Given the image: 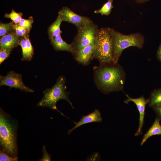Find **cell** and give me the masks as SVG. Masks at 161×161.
Listing matches in <instances>:
<instances>
[{"label": "cell", "instance_id": "6da1fadb", "mask_svg": "<svg viewBox=\"0 0 161 161\" xmlns=\"http://www.w3.org/2000/svg\"><path fill=\"white\" fill-rule=\"evenodd\" d=\"M93 69L95 83L100 92L106 94L123 90L126 74L120 64L113 62L94 66Z\"/></svg>", "mask_w": 161, "mask_h": 161}, {"label": "cell", "instance_id": "7a4b0ae2", "mask_svg": "<svg viewBox=\"0 0 161 161\" xmlns=\"http://www.w3.org/2000/svg\"><path fill=\"white\" fill-rule=\"evenodd\" d=\"M18 128L17 120L11 117L0 107V151L14 157H18Z\"/></svg>", "mask_w": 161, "mask_h": 161}, {"label": "cell", "instance_id": "3957f363", "mask_svg": "<svg viewBox=\"0 0 161 161\" xmlns=\"http://www.w3.org/2000/svg\"><path fill=\"white\" fill-rule=\"evenodd\" d=\"M112 29L101 28L98 29L96 35L95 47L92 59H97L100 65L114 62Z\"/></svg>", "mask_w": 161, "mask_h": 161}, {"label": "cell", "instance_id": "277c9868", "mask_svg": "<svg viewBox=\"0 0 161 161\" xmlns=\"http://www.w3.org/2000/svg\"><path fill=\"white\" fill-rule=\"evenodd\" d=\"M66 78L64 76H59L54 86L43 91V96L37 104V106L48 107L53 110H56L62 114L57 109L56 104L59 100H64L67 101L73 109V104L69 99V92L66 90Z\"/></svg>", "mask_w": 161, "mask_h": 161}, {"label": "cell", "instance_id": "5b68a950", "mask_svg": "<svg viewBox=\"0 0 161 161\" xmlns=\"http://www.w3.org/2000/svg\"><path fill=\"white\" fill-rule=\"evenodd\" d=\"M113 36V60L117 63L123 51L130 47L143 48L144 43L143 36L139 33L125 35L112 29Z\"/></svg>", "mask_w": 161, "mask_h": 161}, {"label": "cell", "instance_id": "8992f818", "mask_svg": "<svg viewBox=\"0 0 161 161\" xmlns=\"http://www.w3.org/2000/svg\"><path fill=\"white\" fill-rule=\"evenodd\" d=\"M93 21L87 22L78 28V32L70 44L76 52L93 43L98 30Z\"/></svg>", "mask_w": 161, "mask_h": 161}, {"label": "cell", "instance_id": "52a82bcc", "mask_svg": "<svg viewBox=\"0 0 161 161\" xmlns=\"http://www.w3.org/2000/svg\"><path fill=\"white\" fill-rule=\"evenodd\" d=\"M5 86L28 92H33V89L27 86L23 81L21 74L10 71L5 76L0 75V86Z\"/></svg>", "mask_w": 161, "mask_h": 161}, {"label": "cell", "instance_id": "ba28073f", "mask_svg": "<svg viewBox=\"0 0 161 161\" xmlns=\"http://www.w3.org/2000/svg\"><path fill=\"white\" fill-rule=\"evenodd\" d=\"M58 16L62 21L75 25L78 28L92 20L88 17L78 15L67 7H63L58 13Z\"/></svg>", "mask_w": 161, "mask_h": 161}, {"label": "cell", "instance_id": "9c48e42d", "mask_svg": "<svg viewBox=\"0 0 161 161\" xmlns=\"http://www.w3.org/2000/svg\"><path fill=\"white\" fill-rule=\"evenodd\" d=\"M126 95L127 98L124 101L126 104L130 102H133L136 106L139 114V126L135 134V136L139 135L142 134V129L144 123V119L145 115V108L147 104L148 103V100L145 98L142 95L138 98H132L127 94Z\"/></svg>", "mask_w": 161, "mask_h": 161}, {"label": "cell", "instance_id": "30bf717a", "mask_svg": "<svg viewBox=\"0 0 161 161\" xmlns=\"http://www.w3.org/2000/svg\"><path fill=\"white\" fill-rule=\"evenodd\" d=\"M95 47L94 42L86 46L73 55L75 59L84 66L88 65L93 60V55Z\"/></svg>", "mask_w": 161, "mask_h": 161}, {"label": "cell", "instance_id": "8fae6325", "mask_svg": "<svg viewBox=\"0 0 161 161\" xmlns=\"http://www.w3.org/2000/svg\"><path fill=\"white\" fill-rule=\"evenodd\" d=\"M20 37L14 31L10 32L0 38V49L11 52L19 45Z\"/></svg>", "mask_w": 161, "mask_h": 161}, {"label": "cell", "instance_id": "7c38bea8", "mask_svg": "<svg viewBox=\"0 0 161 161\" xmlns=\"http://www.w3.org/2000/svg\"><path fill=\"white\" fill-rule=\"evenodd\" d=\"M102 121L100 113L98 110L95 109L92 112L83 116L79 121L75 123V126L68 131V134H70L74 130L84 124L92 122H101Z\"/></svg>", "mask_w": 161, "mask_h": 161}, {"label": "cell", "instance_id": "4fadbf2b", "mask_svg": "<svg viewBox=\"0 0 161 161\" xmlns=\"http://www.w3.org/2000/svg\"><path fill=\"white\" fill-rule=\"evenodd\" d=\"M61 35L49 38L51 44L57 51H66L70 52L73 55L76 52L70 44H67L62 39Z\"/></svg>", "mask_w": 161, "mask_h": 161}, {"label": "cell", "instance_id": "5bb4252c", "mask_svg": "<svg viewBox=\"0 0 161 161\" xmlns=\"http://www.w3.org/2000/svg\"><path fill=\"white\" fill-rule=\"evenodd\" d=\"M160 120L156 117L152 125L145 134L140 143V145H142L146 141L152 136L155 135H161V124Z\"/></svg>", "mask_w": 161, "mask_h": 161}, {"label": "cell", "instance_id": "9a60e30c", "mask_svg": "<svg viewBox=\"0 0 161 161\" xmlns=\"http://www.w3.org/2000/svg\"><path fill=\"white\" fill-rule=\"evenodd\" d=\"M62 21L61 19L58 16L55 21L49 26L48 30L49 38L61 34L62 31L60 30V26Z\"/></svg>", "mask_w": 161, "mask_h": 161}, {"label": "cell", "instance_id": "2e32d148", "mask_svg": "<svg viewBox=\"0 0 161 161\" xmlns=\"http://www.w3.org/2000/svg\"><path fill=\"white\" fill-rule=\"evenodd\" d=\"M148 100V104L150 107L161 104V88L153 90Z\"/></svg>", "mask_w": 161, "mask_h": 161}, {"label": "cell", "instance_id": "e0dca14e", "mask_svg": "<svg viewBox=\"0 0 161 161\" xmlns=\"http://www.w3.org/2000/svg\"><path fill=\"white\" fill-rule=\"evenodd\" d=\"M113 0H108L104 3L100 9L95 10L94 12L95 13H99L102 15L108 16L110 13L112 9L114 7L113 5Z\"/></svg>", "mask_w": 161, "mask_h": 161}, {"label": "cell", "instance_id": "ac0fdd59", "mask_svg": "<svg viewBox=\"0 0 161 161\" xmlns=\"http://www.w3.org/2000/svg\"><path fill=\"white\" fill-rule=\"evenodd\" d=\"M14 23L12 21L10 23H0V36L1 37L6 34L14 30L13 24Z\"/></svg>", "mask_w": 161, "mask_h": 161}, {"label": "cell", "instance_id": "d6986e66", "mask_svg": "<svg viewBox=\"0 0 161 161\" xmlns=\"http://www.w3.org/2000/svg\"><path fill=\"white\" fill-rule=\"evenodd\" d=\"M23 14L22 13H17L13 9L10 13H5L4 17L11 19L15 24H18L22 18Z\"/></svg>", "mask_w": 161, "mask_h": 161}, {"label": "cell", "instance_id": "ffe728a7", "mask_svg": "<svg viewBox=\"0 0 161 161\" xmlns=\"http://www.w3.org/2000/svg\"><path fill=\"white\" fill-rule=\"evenodd\" d=\"M19 44L21 46L22 50V56L21 60L22 61H29L26 41L24 37H20Z\"/></svg>", "mask_w": 161, "mask_h": 161}, {"label": "cell", "instance_id": "44dd1931", "mask_svg": "<svg viewBox=\"0 0 161 161\" xmlns=\"http://www.w3.org/2000/svg\"><path fill=\"white\" fill-rule=\"evenodd\" d=\"M13 28L15 33L19 37H24L29 34L30 31L20 26L18 24L15 23L13 24Z\"/></svg>", "mask_w": 161, "mask_h": 161}, {"label": "cell", "instance_id": "7402d4cb", "mask_svg": "<svg viewBox=\"0 0 161 161\" xmlns=\"http://www.w3.org/2000/svg\"><path fill=\"white\" fill-rule=\"evenodd\" d=\"M33 23V18L32 16H30L28 19L22 18L18 24L20 26L30 31Z\"/></svg>", "mask_w": 161, "mask_h": 161}, {"label": "cell", "instance_id": "603a6c76", "mask_svg": "<svg viewBox=\"0 0 161 161\" xmlns=\"http://www.w3.org/2000/svg\"><path fill=\"white\" fill-rule=\"evenodd\" d=\"M26 40L27 49L28 51L29 61H30L34 54V49L30 40L29 35L24 37Z\"/></svg>", "mask_w": 161, "mask_h": 161}, {"label": "cell", "instance_id": "cb8c5ba5", "mask_svg": "<svg viewBox=\"0 0 161 161\" xmlns=\"http://www.w3.org/2000/svg\"><path fill=\"white\" fill-rule=\"evenodd\" d=\"M0 161H18V157H12L1 151H0Z\"/></svg>", "mask_w": 161, "mask_h": 161}, {"label": "cell", "instance_id": "d4e9b609", "mask_svg": "<svg viewBox=\"0 0 161 161\" xmlns=\"http://www.w3.org/2000/svg\"><path fill=\"white\" fill-rule=\"evenodd\" d=\"M43 155L41 158L38 161H51V155L47 151L45 146L44 145L42 148Z\"/></svg>", "mask_w": 161, "mask_h": 161}, {"label": "cell", "instance_id": "484cf974", "mask_svg": "<svg viewBox=\"0 0 161 161\" xmlns=\"http://www.w3.org/2000/svg\"><path fill=\"white\" fill-rule=\"evenodd\" d=\"M11 52L0 49V65L9 56Z\"/></svg>", "mask_w": 161, "mask_h": 161}, {"label": "cell", "instance_id": "4316f807", "mask_svg": "<svg viewBox=\"0 0 161 161\" xmlns=\"http://www.w3.org/2000/svg\"><path fill=\"white\" fill-rule=\"evenodd\" d=\"M152 108L156 113L157 117L161 120V104L154 106Z\"/></svg>", "mask_w": 161, "mask_h": 161}, {"label": "cell", "instance_id": "83f0119b", "mask_svg": "<svg viewBox=\"0 0 161 161\" xmlns=\"http://www.w3.org/2000/svg\"><path fill=\"white\" fill-rule=\"evenodd\" d=\"M156 56L157 59L161 62V43L158 47L157 51Z\"/></svg>", "mask_w": 161, "mask_h": 161}, {"label": "cell", "instance_id": "f1b7e54d", "mask_svg": "<svg viewBox=\"0 0 161 161\" xmlns=\"http://www.w3.org/2000/svg\"><path fill=\"white\" fill-rule=\"evenodd\" d=\"M149 0H135L136 2L139 3H143Z\"/></svg>", "mask_w": 161, "mask_h": 161}]
</instances>
